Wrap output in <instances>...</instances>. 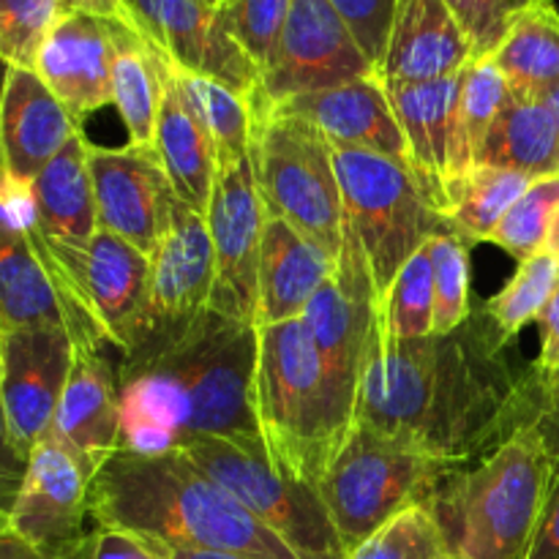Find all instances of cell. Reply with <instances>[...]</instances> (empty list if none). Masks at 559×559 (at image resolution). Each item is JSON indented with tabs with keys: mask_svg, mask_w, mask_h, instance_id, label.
Wrapping results in <instances>:
<instances>
[{
	"mask_svg": "<svg viewBox=\"0 0 559 559\" xmlns=\"http://www.w3.org/2000/svg\"><path fill=\"white\" fill-rule=\"evenodd\" d=\"M546 391L513 371L484 314L453 333L391 338L374 320L355 399V424L407 442L448 467H467L533 426Z\"/></svg>",
	"mask_w": 559,
	"mask_h": 559,
	"instance_id": "cell-1",
	"label": "cell"
},
{
	"mask_svg": "<svg viewBox=\"0 0 559 559\" xmlns=\"http://www.w3.org/2000/svg\"><path fill=\"white\" fill-rule=\"evenodd\" d=\"M120 360V448L173 453L194 440H262L257 328L202 309L153 322Z\"/></svg>",
	"mask_w": 559,
	"mask_h": 559,
	"instance_id": "cell-2",
	"label": "cell"
},
{
	"mask_svg": "<svg viewBox=\"0 0 559 559\" xmlns=\"http://www.w3.org/2000/svg\"><path fill=\"white\" fill-rule=\"evenodd\" d=\"M96 527H115L173 549L240 559H298L243 502L180 451H115L87 489Z\"/></svg>",
	"mask_w": 559,
	"mask_h": 559,
	"instance_id": "cell-3",
	"label": "cell"
},
{
	"mask_svg": "<svg viewBox=\"0 0 559 559\" xmlns=\"http://www.w3.org/2000/svg\"><path fill=\"white\" fill-rule=\"evenodd\" d=\"M358 380L325 358L304 317L257 331L254 409L273 464L317 486L355 426Z\"/></svg>",
	"mask_w": 559,
	"mask_h": 559,
	"instance_id": "cell-4",
	"label": "cell"
},
{
	"mask_svg": "<svg viewBox=\"0 0 559 559\" xmlns=\"http://www.w3.org/2000/svg\"><path fill=\"white\" fill-rule=\"evenodd\" d=\"M555 480V462L533 426L480 462L448 473L426 508L453 557L522 559Z\"/></svg>",
	"mask_w": 559,
	"mask_h": 559,
	"instance_id": "cell-5",
	"label": "cell"
},
{
	"mask_svg": "<svg viewBox=\"0 0 559 559\" xmlns=\"http://www.w3.org/2000/svg\"><path fill=\"white\" fill-rule=\"evenodd\" d=\"M347 227L364 249L377 306L409 257L440 233H451L437 191L413 164L333 145Z\"/></svg>",
	"mask_w": 559,
	"mask_h": 559,
	"instance_id": "cell-6",
	"label": "cell"
},
{
	"mask_svg": "<svg viewBox=\"0 0 559 559\" xmlns=\"http://www.w3.org/2000/svg\"><path fill=\"white\" fill-rule=\"evenodd\" d=\"M251 164L267 216L338 260L347 216L331 140L309 120L251 109Z\"/></svg>",
	"mask_w": 559,
	"mask_h": 559,
	"instance_id": "cell-7",
	"label": "cell"
},
{
	"mask_svg": "<svg viewBox=\"0 0 559 559\" xmlns=\"http://www.w3.org/2000/svg\"><path fill=\"white\" fill-rule=\"evenodd\" d=\"M453 469L459 467L435 462L371 426L355 424L317 489L342 544L353 555L393 516L413 506H426L437 484Z\"/></svg>",
	"mask_w": 559,
	"mask_h": 559,
	"instance_id": "cell-8",
	"label": "cell"
},
{
	"mask_svg": "<svg viewBox=\"0 0 559 559\" xmlns=\"http://www.w3.org/2000/svg\"><path fill=\"white\" fill-rule=\"evenodd\" d=\"M180 453L243 502L298 559H349L320 489L278 469L262 440L205 437Z\"/></svg>",
	"mask_w": 559,
	"mask_h": 559,
	"instance_id": "cell-9",
	"label": "cell"
},
{
	"mask_svg": "<svg viewBox=\"0 0 559 559\" xmlns=\"http://www.w3.org/2000/svg\"><path fill=\"white\" fill-rule=\"evenodd\" d=\"M377 74L331 0H293L284 31L262 69L251 109H271L306 93Z\"/></svg>",
	"mask_w": 559,
	"mask_h": 559,
	"instance_id": "cell-10",
	"label": "cell"
},
{
	"mask_svg": "<svg viewBox=\"0 0 559 559\" xmlns=\"http://www.w3.org/2000/svg\"><path fill=\"white\" fill-rule=\"evenodd\" d=\"M205 218L216 254L211 309L254 325L257 273L267 211L257 189L251 151L238 162L218 164Z\"/></svg>",
	"mask_w": 559,
	"mask_h": 559,
	"instance_id": "cell-11",
	"label": "cell"
},
{
	"mask_svg": "<svg viewBox=\"0 0 559 559\" xmlns=\"http://www.w3.org/2000/svg\"><path fill=\"white\" fill-rule=\"evenodd\" d=\"M91 473L80 459L44 437L27 459L20 497L9 516V527L22 544L41 559H74L87 540L85 519L91 516Z\"/></svg>",
	"mask_w": 559,
	"mask_h": 559,
	"instance_id": "cell-12",
	"label": "cell"
},
{
	"mask_svg": "<svg viewBox=\"0 0 559 559\" xmlns=\"http://www.w3.org/2000/svg\"><path fill=\"white\" fill-rule=\"evenodd\" d=\"M74 353V338L60 325L0 331V402L27 459L52 429Z\"/></svg>",
	"mask_w": 559,
	"mask_h": 559,
	"instance_id": "cell-13",
	"label": "cell"
},
{
	"mask_svg": "<svg viewBox=\"0 0 559 559\" xmlns=\"http://www.w3.org/2000/svg\"><path fill=\"white\" fill-rule=\"evenodd\" d=\"M98 229L118 235L151 257L175 211L173 183L153 145L87 147Z\"/></svg>",
	"mask_w": 559,
	"mask_h": 559,
	"instance_id": "cell-14",
	"label": "cell"
},
{
	"mask_svg": "<svg viewBox=\"0 0 559 559\" xmlns=\"http://www.w3.org/2000/svg\"><path fill=\"white\" fill-rule=\"evenodd\" d=\"M136 31L186 74L224 82L251 98L260 87V69L235 44L222 14L202 0H129Z\"/></svg>",
	"mask_w": 559,
	"mask_h": 559,
	"instance_id": "cell-15",
	"label": "cell"
},
{
	"mask_svg": "<svg viewBox=\"0 0 559 559\" xmlns=\"http://www.w3.org/2000/svg\"><path fill=\"white\" fill-rule=\"evenodd\" d=\"M118 22L91 14H63L44 41L36 74L82 126L87 115L112 104V66Z\"/></svg>",
	"mask_w": 559,
	"mask_h": 559,
	"instance_id": "cell-16",
	"label": "cell"
},
{
	"mask_svg": "<svg viewBox=\"0 0 559 559\" xmlns=\"http://www.w3.org/2000/svg\"><path fill=\"white\" fill-rule=\"evenodd\" d=\"M104 347H76L69 382L47 435L69 448L91 478L120 451L123 435L120 369H115Z\"/></svg>",
	"mask_w": 559,
	"mask_h": 559,
	"instance_id": "cell-17",
	"label": "cell"
},
{
	"mask_svg": "<svg viewBox=\"0 0 559 559\" xmlns=\"http://www.w3.org/2000/svg\"><path fill=\"white\" fill-rule=\"evenodd\" d=\"M260 112L293 115V118L309 120L331 140V145L369 151L409 164L407 140L393 115L388 87L377 74L347 82V85L328 87V91L295 96L278 107L260 109Z\"/></svg>",
	"mask_w": 559,
	"mask_h": 559,
	"instance_id": "cell-18",
	"label": "cell"
},
{
	"mask_svg": "<svg viewBox=\"0 0 559 559\" xmlns=\"http://www.w3.org/2000/svg\"><path fill=\"white\" fill-rule=\"evenodd\" d=\"M377 295L371 287L364 249L347 227L338 267L311 298L304 322L317 347L331 364L358 380L366 344L377 320Z\"/></svg>",
	"mask_w": 559,
	"mask_h": 559,
	"instance_id": "cell-19",
	"label": "cell"
},
{
	"mask_svg": "<svg viewBox=\"0 0 559 559\" xmlns=\"http://www.w3.org/2000/svg\"><path fill=\"white\" fill-rule=\"evenodd\" d=\"M82 131L41 76L31 69H9L0 96V167L14 178L33 180Z\"/></svg>",
	"mask_w": 559,
	"mask_h": 559,
	"instance_id": "cell-20",
	"label": "cell"
},
{
	"mask_svg": "<svg viewBox=\"0 0 559 559\" xmlns=\"http://www.w3.org/2000/svg\"><path fill=\"white\" fill-rule=\"evenodd\" d=\"M475 60L473 44L445 0H399L377 76L382 85H418L453 76Z\"/></svg>",
	"mask_w": 559,
	"mask_h": 559,
	"instance_id": "cell-21",
	"label": "cell"
},
{
	"mask_svg": "<svg viewBox=\"0 0 559 559\" xmlns=\"http://www.w3.org/2000/svg\"><path fill=\"white\" fill-rule=\"evenodd\" d=\"M213 282H216V254H213L207 218L175 202L167 233L151 254V320L167 322L200 314L211 309Z\"/></svg>",
	"mask_w": 559,
	"mask_h": 559,
	"instance_id": "cell-22",
	"label": "cell"
},
{
	"mask_svg": "<svg viewBox=\"0 0 559 559\" xmlns=\"http://www.w3.org/2000/svg\"><path fill=\"white\" fill-rule=\"evenodd\" d=\"M464 69L453 76L418 82V85H385L393 115L407 140L409 164L437 191L442 213H445L448 194L459 180L456 112Z\"/></svg>",
	"mask_w": 559,
	"mask_h": 559,
	"instance_id": "cell-23",
	"label": "cell"
},
{
	"mask_svg": "<svg viewBox=\"0 0 559 559\" xmlns=\"http://www.w3.org/2000/svg\"><path fill=\"white\" fill-rule=\"evenodd\" d=\"M336 267L338 260H333L322 246L282 218L267 216L257 273V331L300 320L317 289L336 273Z\"/></svg>",
	"mask_w": 559,
	"mask_h": 559,
	"instance_id": "cell-24",
	"label": "cell"
},
{
	"mask_svg": "<svg viewBox=\"0 0 559 559\" xmlns=\"http://www.w3.org/2000/svg\"><path fill=\"white\" fill-rule=\"evenodd\" d=\"M85 131H76L63 151L33 180L38 211V235L49 249L87 251L98 233L96 194L87 167Z\"/></svg>",
	"mask_w": 559,
	"mask_h": 559,
	"instance_id": "cell-25",
	"label": "cell"
},
{
	"mask_svg": "<svg viewBox=\"0 0 559 559\" xmlns=\"http://www.w3.org/2000/svg\"><path fill=\"white\" fill-rule=\"evenodd\" d=\"M153 147L162 158V167L173 183L175 197L194 207L197 213L207 216L218 175V153L200 115L191 109V104L175 85L173 71L167 76V91H164Z\"/></svg>",
	"mask_w": 559,
	"mask_h": 559,
	"instance_id": "cell-26",
	"label": "cell"
},
{
	"mask_svg": "<svg viewBox=\"0 0 559 559\" xmlns=\"http://www.w3.org/2000/svg\"><path fill=\"white\" fill-rule=\"evenodd\" d=\"M478 167L516 169L533 178L559 175V129L549 98L511 93L486 136Z\"/></svg>",
	"mask_w": 559,
	"mask_h": 559,
	"instance_id": "cell-27",
	"label": "cell"
},
{
	"mask_svg": "<svg viewBox=\"0 0 559 559\" xmlns=\"http://www.w3.org/2000/svg\"><path fill=\"white\" fill-rule=\"evenodd\" d=\"M60 325L71 333V311L31 238L0 229V331Z\"/></svg>",
	"mask_w": 559,
	"mask_h": 559,
	"instance_id": "cell-28",
	"label": "cell"
},
{
	"mask_svg": "<svg viewBox=\"0 0 559 559\" xmlns=\"http://www.w3.org/2000/svg\"><path fill=\"white\" fill-rule=\"evenodd\" d=\"M169 63L142 33L120 25L112 66V107L120 112L131 145H153L167 91Z\"/></svg>",
	"mask_w": 559,
	"mask_h": 559,
	"instance_id": "cell-29",
	"label": "cell"
},
{
	"mask_svg": "<svg viewBox=\"0 0 559 559\" xmlns=\"http://www.w3.org/2000/svg\"><path fill=\"white\" fill-rule=\"evenodd\" d=\"M516 96L549 98L559 87V11L555 0L535 5L508 31L491 55Z\"/></svg>",
	"mask_w": 559,
	"mask_h": 559,
	"instance_id": "cell-30",
	"label": "cell"
},
{
	"mask_svg": "<svg viewBox=\"0 0 559 559\" xmlns=\"http://www.w3.org/2000/svg\"><path fill=\"white\" fill-rule=\"evenodd\" d=\"M533 180L538 178L516 169L475 167L448 197V229L467 246L486 243Z\"/></svg>",
	"mask_w": 559,
	"mask_h": 559,
	"instance_id": "cell-31",
	"label": "cell"
},
{
	"mask_svg": "<svg viewBox=\"0 0 559 559\" xmlns=\"http://www.w3.org/2000/svg\"><path fill=\"white\" fill-rule=\"evenodd\" d=\"M508 98H511V85H508L502 71L495 66V60H469L462 76L456 112V186L478 167V156L484 151L486 136H489L491 126H495V120L506 109Z\"/></svg>",
	"mask_w": 559,
	"mask_h": 559,
	"instance_id": "cell-32",
	"label": "cell"
},
{
	"mask_svg": "<svg viewBox=\"0 0 559 559\" xmlns=\"http://www.w3.org/2000/svg\"><path fill=\"white\" fill-rule=\"evenodd\" d=\"M173 80L178 91L183 93L186 102L191 104L200 120L205 123L207 134H211L213 145H216L218 164L238 162V158L249 156L251 151V107L249 98L240 96L238 91L227 87L224 82L207 80V76L186 74V71L175 69Z\"/></svg>",
	"mask_w": 559,
	"mask_h": 559,
	"instance_id": "cell-33",
	"label": "cell"
},
{
	"mask_svg": "<svg viewBox=\"0 0 559 559\" xmlns=\"http://www.w3.org/2000/svg\"><path fill=\"white\" fill-rule=\"evenodd\" d=\"M559 284V260L551 251H538L519 262V271L502 293L486 304L480 314L491 325L502 344H511L527 325L538 322L540 311L546 309L549 298Z\"/></svg>",
	"mask_w": 559,
	"mask_h": 559,
	"instance_id": "cell-34",
	"label": "cell"
},
{
	"mask_svg": "<svg viewBox=\"0 0 559 559\" xmlns=\"http://www.w3.org/2000/svg\"><path fill=\"white\" fill-rule=\"evenodd\" d=\"M377 322L391 338H424L435 333V265L429 243L415 251L393 278L377 309Z\"/></svg>",
	"mask_w": 559,
	"mask_h": 559,
	"instance_id": "cell-35",
	"label": "cell"
},
{
	"mask_svg": "<svg viewBox=\"0 0 559 559\" xmlns=\"http://www.w3.org/2000/svg\"><path fill=\"white\" fill-rule=\"evenodd\" d=\"M559 213V175L533 180L527 191L508 211L489 243H497L519 262L546 251L549 233Z\"/></svg>",
	"mask_w": 559,
	"mask_h": 559,
	"instance_id": "cell-36",
	"label": "cell"
},
{
	"mask_svg": "<svg viewBox=\"0 0 559 559\" xmlns=\"http://www.w3.org/2000/svg\"><path fill=\"white\" fill-rule=\"evenodd\" d=\"M349 559H453V551L435 513L413 506L369 535Z\"/></svg>",
	"mask_w": 559,
	"mask_h": 559,
	"instance_id": "cell-37",
	"label": "cell"
},
{
	"mask_svg": "<svg viewBox=\"0 0 559 559\" xmlns=\"http://www.w3.org/2000/svg\"><path fill=\"white\" fill-rule=\"evenodd\" d=\"M429 246L435 265V333H453L473 317L469 246L453 233H440Z\"/></svg>",
	"mask_w": 559,
	"mask_h": 559,
	"instance_id": "cell-38",
	"label": "cell"
},
{
	"mask_svg": "<svg viewBox=\"0 0 559 559\" xmlns=\"http://www.w3.org/2000/svg\"><path fill=\"white\" fill-rule=\"evenodd\" d=\"M60 16V0H0V60L11 69H36Z\"/></svg>",
	"mask_w": 559,
	"mask_h": 559,
	"instance_id": "cell-39",
	"label": "cell"
},
{
	"mask_svg": "<svg viewBox=\"0 0 559 559\" xmlns=\"http://www.w3.org/2000/svg\"><path fill=\"white\" fill-rule=\"evenodd\" d=\"M289 9H293V0H222L218 3L224 27L235 38V44L249 55L251 63L260 69V74L271 63Z\"/></svg>",
	"mask_w": 559,
	"mask_h": 559,
	"instance_id": "cell-40",
	"label": "cell"
},
{
	"mask_svg": "<svg viewBox=\"0 0 559 559\" xmlns=\"http://www.w3.org/2000/svg\"><path fill=\"white\" fill-rule=\"evenodd\" d=\"M473 44L475 58H491L513 25L549 0H445Z\"/></svg>",
	"mask_w": 559,
	"mask_h": 559,
	"instance_id": "cell-41",
	"label": "cell"
},
{
	"mask_svg": "<svg viewBox=\"0 0 559 559\" xmlns=\"http://www.w3.org/2000/svg\"><path fill=\"white\" fill-rule=\"evenodd\" d=\"M331 5L347 22L374 71H380L399 0H331Z\"/></svg>",
	"mask_w": 559,
	"mask_h": 559,
	"instance_id": "cell-42",
	"label": "cell"
},
{
	"mask_svg": "<svg viewBox=\"0 0 559 559\" xmlns=\"http://www.w3.org/2000/svg\"><path fill=\"white\" fill-rule=\"evenodd\" d=\"M27 473V456L14 442V435L9 429L3 402H0V524H9L14 502L20 497L22 480Z\"/></svg>",
	"mask_w": 559,
	"mask_h": 559,
	"instance_id": "cell-43",
	"label": "cell"
},
{
	"mask_svg": "<svg viewBox=\"0 0 559 559\" xmlns=\"http://www.w3.org/2000/svg\"><path fill=\"white\" fill-rule=\"evenodd\" d=\"M540 328V353L533 364V374L546 396H555L559 391V284L549 298L546 309L538 317Z\"/></svg>",
	"mask_w": 559,
	"mask_h": 559,
	"instance_id": "cell-44",
	"label": "cell"
},
{
	"mask_svg": "<svg viewBox=\"0 0 559 559\" xmlns=\"http://www.w3.org/2000/svg\"><path fill=\"white\" fill-rule=\"evenodd\" d=\"M76 559H162L145 538L126 530L96 527L87 535Z\"/></svg>",
	"mask_w": 559,
	"mask_h": 559,
	"instance_id": "cell-45",
	"label": "cell"
},
{
	"mask_svg": "<svg viewBox=\"0 0 559 559\" xmlns=\"http://www.w3.org/2000/svg\"><path fill=\"white\" fill-rule=\"evenodd\" d=\"M522 559H559V467H555L544 513Z\"/></svg>",
	"mask_w": 559,
	"mask_h": 559,
	"instance_id": "cell-46",
	"label": "cell"
},
{
	"mask_svg": "<svg viewBox=\"0 0 559 559\" xmlns=\"http://www.w3.org/2000/svg\"><path fill=\"white\" fill-rule=\"evenodd\" d=\"M60 9H63V14L102 16V20L118 22V25H126L131 27V31H136V20L129 0H60Z\"/></svg>",
	"mask_w": 559,
	"mask_h": 559,
	"instance_id": "cell-47",
	"label": "cell"
},
{
	"mask_svg": "<svg viewBox=\"0 0 559 559\" xmlns=\"http://www.w3.org/2000/svg\"><path fill=\"white\" fill-rule=\"evenodd\" d=\"M533 429L538 431L540 440H544L555 467H559V399H546L540 413L535 415Z\"/></svg>",
	"mask_w": 559,
	"mask_h": 559,
	"instance_id": "cell-48",
	"label": "cell"
},
{
	"mask_svg": "<svg viewBox=\"0 0 559 559\" xmlns=\"http://www.w3.org/2000/svg\"><path fill=\"white\" fill-rule=\"evenodd\" d=\"M0 559H41L27 544H22L9 524H0ZM76 559V557H74Z\"/></svg>",
	"mask_w": 559,
	"mask_h": 559,
	"instance_id": "cell-49",
	"label": "cell"
},
{
	"mask_svg": "<svg viewBox=\"0 0 559 559\" xmlns=\"http://www.w3.org/2000/svg\"><path fill=\"white\" fill-rule=\"evenodd\" d=\"M147 540V538H145ZM147 544L156 549V555L162 559H240L233 555H218V551H194V549H173V546L156 544V540H147Z\"/></svg>",
	"mask_w": 559,
	"mask_h": 559,
	"instance_id": "cell-50",
	"label": "cell"
},
{
	"mask_svg": "<svg viewBox=\"0 0 559 559\" xmlns=\"http://www.w3.org/2000/svg\"><path fill=\"white\" fill-rule=\"evenodd\" d=\"M546 251H551V254H555L559 260V213L555 218V227H551V233H549V243H546Z\"/></svg>",
	"mask_w": 559,
	"mask_h": 559,
	"instance_id": "cell-51",
	"label": "cell"
},
{
	"mask_svg": "<svg viewBox=\"0 0 559 559\" xmlns=\"http://www.w3.org/2000/svg\"><path fill=\"white\" fill-rule=\"evenodd\" d=\"M549 104H551V109H555V118H557V129H559V87L555 93H551L549 96Z\"/></svg>",
	"mask_w": 559,
	"mask_h": 559,
	"instance_id": "cell-52",
	"label": "cell"
},
{
	"mask_svg": "<svg viewBox=\"0 0 559 559\" xmlns=\"http://www.w3.org/2000/svg\"><path fill=\"white\" fill-rule=\"evenodd\" d=\"M9 69H11V66H5L3 60H0V96H3V87H5V76H9Z\"/></svg>",
	"mask_w": 559,
	"mask_h": 559,
	"instance_id": "cell-53",
	"label": "cell"
},
{
	"mask_svg": "<svg viewBox=\"0 0 559 559\" xmlns=\"http://www.w3.org/2000/svg\"><path fill=\"white\" fill-rule=\"evenodd\" d=\"M202 3H207V5H213V9H218V3H222V0H202Z\"/></svg>",
	"mask_w": 559,
	"mask_h": 559,
	"instance_id": "cell-54",
	"label": "cell"
},
{
	"mask_svg": "<svg viewBox=\"0 0 559 559\" xmlns=\"http://www.w3.org/2000/svg\"><path fill=\"white\" fill-rule=\"evenodd\" d=\"M551 399H559V391H557V393H555V396H551Z\"/></svg>",
	"mask_w": 559,
	"mask_h": 559,
	"instance_id": "cell-55",
	"label": "cell"
}]
</instances>
